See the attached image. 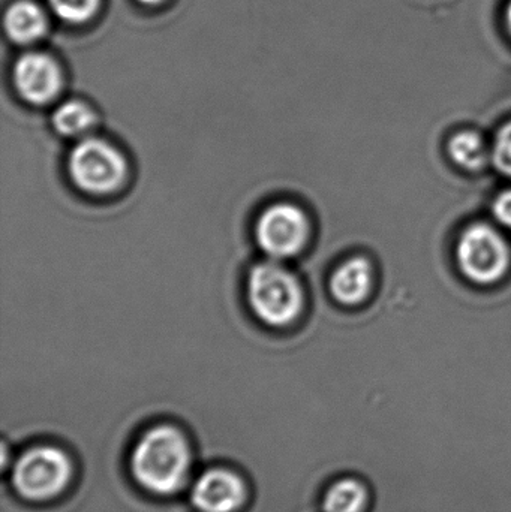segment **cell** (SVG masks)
I'll list each match as a JSON object with an SVG mask.
<instances>
[{
	"mask_svg": "<svg viewBox=\"0 0 511 512\" xmlns=\"http://www.w3.org/2000/svg\"><path fill=\"white\" fill-rule=\"evenodd\" d=\"M191 463L188 439L179 429L167 424L147 430L138 439L131 456L135 481L158 496L176 495L185 489Z\"/></svg>",
	"mask_w": 511,
	"mask_h": 512,
	"instance_id": "cell-1",
	"label": "cell"
},
{
	"mask_svg": "<svg viewBox=\"0 0 511 512\" xmlns=\"http://www.w3.org/2000/svg\"><path fill=\"white\" fill-rule=\"evenodd\" d=\"M246 295L255 318L269 327H287L302 313L299 277L278 259H264L251 268Z\"/></svg>",
	"mask_w": 511,
	"mask_h": 512,
	"instance_id": "cell-2",
	"label": "cell"
},
{
	"mask_svg": "<svg viewBox=\"0 0 511 512\" xmlns=\"http://www.w3.org/2000/svg\"><path fill=\"white\" fill-rule=\"evenodd\" d=\"M68 171L75 188L89 195H110L128 179L125 155L104 138L78 140L69 153Z\"/></svg>",
	"mask_w": 511,
	"mask_h": 512,
	"instance_id": "cell-3",
	"label": "cell"
},
{
	"mask_svg": "<svg viewBox=\"0 0 511 512\" xmlns=\"http://www.w3.org/2000/svg\"><path fill=\"white\" fill-rule=\"evenodd\" d=\"M71 477L69 457L59 448L41 445L21 454L12 472V483L21 498L42 502L60 495Z\"/></svg>",
	"mask_w": 511,
	"mask_h": 512,
	"instance_id": "cell-4",
	"label": "cell"
},
{
	"mask_svg": "<svg viewBox=\"0 0 511 512\" xmlns=\"http://www.w3.org/2000/svg\"><path fill=\"white\" fill-rule=\"evenodd\" d=\"M311 222L302 207L276 203L267 207L255 222V240L269 258L285 261L308 245Z\"/></svg>",
	"mask_w": 511,
	"mask_h": 512,
	"instance_id": "cell-5",
	"label": "cell"
},
{
	"mask_svg": "<svg viewBox=\"0 0 511 512\" xmlns=\"http://www.w3.org/2000/svg\"><path fill=\"white\" fill-rule=\"evenodd\" d=\"M458 262L468 279L488 285L506 273L509 249L497 231L486 225H474L459 240Z\"/></svg>",
	"mask_w": 511,
	"mask_h": 512,
	"instance_id": "cell-6",
	"label": "cell"
},
{
	"mask_svg": "<svg viewBox=\"0 0 511 512\" xmlns=\"http://www.w3.org/2000/svg\"><path fill=\"white\" fill-rule=\"evenodd\" d=\"M12 81L24 101L44 107L62 93L63 72L57 60L48 54L27 51L15 60Z\"/></svg>",
	"mask_w": 511,
	"mask_h": 512,
	"instance_id": "cell-7",
	"label": "cell"
},
{
	"mask_svg": "<svg viewBox=\"0 0 511 512\" xmlns=\"http://www.w3.org/2000/svg\"><path fill=\"white\" fill-rule=\"evenodd\" d=\"M245 499V483L228 469H210L192 487L191 501L201 512H236Z\"/></svg>",
	"mask_w": 511,
	"mask_h": 512,
	"instance_id": "cell-8",
	"label": "cell"
},
{
	"mask_svg": "<svg viewBox=\"0 0 511 512\" xmlns=\"http://www.w3.org/2000/svg\"><path fill=\"white\" fill-rule=\"evenodd\" d=\"M374 504L371 484L357 474H345L333 480L321 498L323 512H369Z\"/></svg>",
	"mask_w": 511,
	"mask_h": 512,
	"instance_id": "cell-9",
	"label": "cell"
},
{
	"mask_svg": "<svg viewBox=\"0 0 511 512\" xmlns=\"http://www.w3.org/2000/svg\"><path fill=\"white\" fill-rule=\"evenodd\" d=\"M5 32L18 45L35 44L48 29L47 15L38 3L18 0L12 3L5 14Z\"/></svg>",
	"mask_w": 511,
	"mask_h": 512,
	"instance_id": "cell-10",
	"label": "cell"
},
{
	"mask_svg": "<svg viewBox=\"0 0 511 512\" xmlns=\"http://www.w3.org/2000/svg\"><path fill=\"white\" fill-rule=\"evenodd\" d=\"M371 285V265L363 258L344 262L330 279V291L342 304L362 303L368 297Z\"/></svg>",
	"mask_w": 511,
	"mask_h": 512,
	"instance_id": "cell-11",
	"label": "cell"
},
{
	"mask_svg": "<svg viewBox=\"0 0 511 512\" xmlns=\"http://www.w3.org/2000/svg\"><path fill=\"white\" fill-rule=\"evenodd\" d=\"M98 117L86 102L69 99L62 102L53 113V126L62 137L83 140L93 134Z\"/></svg>",
	"mask_w": 511,
	"mask_h": 512,
	"instance_id": "cell-12",
	"label": "cell"
},
{
	"mask_svg": "<svg viewBox=\"0 0 511 512\" xmlns=\"http://www.w3.org/2000/svg\"><path fill=\"white\" fill-rule=\"evenodd\" d=\"M450 156L455 164L468 171H479L488 162L485 141L476 132H461L450 140Z\"/></svg>",
	"mask_w": 511,
	"mask_h": 512,
	"instance_id": "cell-13",
	"label": "cell"
},
{
	"mask_svg": "<svg viewBox=\"0 0 511 512\" xmlns=\"http://www.w3.org/2000/svg\"><path fill=\"white\" fill-rule=\"evenodd\" d=\"M51 11L68 24H84L98 14L101 0H48Z\"/></svg>",
	"mask_w": 511,
	"mask_h": 512,
	"instance_id": "cell-14",
	"label": "cell"
},
{
	"mask_svg": "<svg viewBox=\"0 0 511 512\" xmlns=\"http://www.w3.org/2000/svg\"><path fill=\"white\" fill-rule=\"evenodd\" d=\"M494 164L501 173L511 176V123L501 129L495 141Z\"/></svg>",
	"mask_w": 511,
	"mask_h": 512,
	"instance_id": "cell-15",
	"label": "cell"
},
{
	"mask_svg": "<svg viewBox=\"0 0 511 512\" xmlns=\"http://www.w3.org/2000/svg\"><path fill=\"white\" fill-rule=\"evenodd\" d=\"M494 215L504 227L511 230V191L504 192L495 200Z\"/></svg>",
	"mask_w": 511,
	"mask_h": 512,
	"instance_id": "cell-16",
	"label": "cell"
},
{
	"mask_svg": "<svg viewBox=\"0 0 511 512\" xmlns=\"http://www.w3.org/2000/svg\"><path fill=\"white\" fill-rule=\"evenodd\" d=\"M138 2H140L141 5L156 6L161 5V3H164L165 0H138Z\"/></svg>",
	"mask_w": 511,
	"mask_h": 512,
	"instance_id": "cell-17",
	"label": "cell"
},
{
	"mask_svg": "<svg viewBox=\"0 0 511 512\" xmlns=\"http://www.w3.org/2000/svg\"><path fill=\"white\" fill-rule=\"evenodd\" d=\"M506 23H507V27H509V30H510V33H511V0H510V3H509V6H507Z\"/></svg>",
	"mask_w": 511,
	"mask_h": 512,
	"instance_id": "cell-18",
	"label": "cell"
},
{
	"mask_svg": "<svg viewBox=\"0 0 511 512\" xmlns=\"http://www.w3.org/2000/svg\"><path fill=\"white\" fill-rule=\"evenodd\" d=\"M401 414H402V411H401ZM402 418H404V415H402ZM354 424H356V423H354ZM404 426H405V424H404ZM353 429H354V426H353ZM351 432H353V430H351ZM348 441H350V438H348ZM405 441H407V439H405ZM347 444H348V442H347ZM345 450H347V448H345ZM342 465H344V459H342ZM408 466H410V465H408Z\"/></svg>",
	"mask_w": 511,
	"mask_h": 512,
	"instance_id": "cell-19",
	"label": "cell"
}]
</instances>
